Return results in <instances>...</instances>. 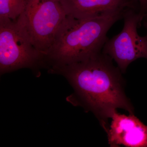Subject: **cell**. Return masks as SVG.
Returning <instances> with one entry per match:
<instances>
[{
    "instance_id": "4",
    "label": "cell",
    "mask_w": 147,
    "mask_h": 147,
    "mask_svg": "<svg viewBox=\"0 0 147 147\" xmlns=\"http://www.w3.org/2000/svg\"><path fill=\"white\" fill-rule=\"evenodd\" d=\"M67 16L59 0H29L19 18L35 47L45 55Z\"/></svg>"
},
{
    "instance_id": "7",
    "label": "cell",
    "mask_w": 147,
    "mask_h": 147,
    "mask_svg": "<svg viewBox=\"0 0 147 147\" xmlns=\"http://www.w3.org/2000/svg\"><path fill=\"white\" fill-rule=\"evenodd\" d=\"M67 16L84 19L128 9L139 11L138 0H59Z\"/></svg>"
},
{
    "instance_id": "8",
    "label": "cell",
    "mask_w": 147,
    "mask_h": 147,
    "mask_svg": "<svg viewBox=\"0 0 147 147\" xmlns=\"http://www.w3.org/2000/svg\"><path fill=\"white\" fill-rule=\"evenodd\" d=\"M29 0H0V22L17 20L26 8Z\"/></svg>"
},
{
    "instance_id": "10",
    "label": "cell",
    "mask_w": 147,
    "mask_h": 147,
    "mask_svg": "<svg viewBox=\"0 0 147 147\" xmlns=\"http://www.w3.org/2000/svg\"><path fill=\"white\" fill-rule=\"evenodd\" d=\"M144 25L145 28L147 29V22H146V21H145V22H144Z\"/></svg>"
},
{
    "instance_id": "6",
    "label": "cell",
    "mask_w": 147,
    "mask_h": 147,
    "mask_svg": "<svg viewBox=\"0 0 147 147\" xmlns=\"http://www.w3.org/2000/svg\"><path fill=\"white\" fill-rule=\"evenodd\" d=\"M107 131L110 147H147V125L134 114H113Z\"/></svg>"
},
{
    "instance_id": "2",
    "label": "cell",
    "mask_w": 147,
    "mask_h": 147,
    "mask_svg": "<svg viewBox=\"0 0 147 147\" xmlns=\"http://www.w3.org/2000/svg\"><path fill=\"white\" fill-rule=\"evenodd\" d=\"M125 10L107 12L84 19L67 16L45 55V66L51 72L101 52L108 39V31L123 18Z\"/></svg>"
},
{
    "instance_id": "9",
    "label": "cell",
    "mask_w": 147,
    "mask_h": 147,
    "mask_svg": "<svg viewBox=\"0 0 147 147\" xmlns=\"http://www.w3.org/2000/svg\"><path fill=\"white\" fill-rule=\"evenodd\" d=\"M139 5V13L142 21L144 16L147 13V0H138Z\"/></svg>"
},
{
    "instance_id": "5",
    "label": "cell",
    "mask_w": 147,
    "mask_h": 147,
    "mask_svg": "<svg viewBox=\"0 0 147 147\" xmlns=\"http://www.w3.org/2000/svg\"><path fill=\"white\" fill-rule=\"evenodd\" d=\"M123 18L121 31L106 40L102 52L115 62L123 74L132 62L140 58L147 59V34L141 36L137 32L142 21L138 11L127 9Z\"/></svg>"
},
{
    "instance_id": "3",
    "label": "cell",
    "mask_w": 147,
    "mask_h": 147,
    "mask_svg": "<svg viewBox=\"0 0 147 147\" xmlns=\"http://www.w3.org/2000/svg\"><path fill=\"white\" fill-rule=\"evenodd\" d=\"M45 55L38 50L19 17L0 22V73L45 66Z\"/></svg>"
},
{
    "instance_id": "1",
    "label": "cell",
    "mask_w": 147,
    "mask_h": 147,
    "mask_svg": "<svg viewBox=\"0 0 147 147\" xmlns=\"http://www.w3.org/2000/svg\"><path fill=\"white\" fill-rule=\"evenodd\" d=\"M113 60L101 51L85 60L54 69L74 90L72 102L94 114L107 133L108 120L118 109L134 114V108L124 89L121 71Z\"/></svg>"
},
{
    "instance_id": "11",
    "label": "cell",
    "mask_w": 147,
    "mask_h": 147,
    "mask_svg": "<svg viewBox=\"0 0 147 147\" xmlns=\"http://www.w3.org/2000/svg\"><path fill=\"white\" fill-rule=\"evenodd\" d=\"M145 18L147 19V13H146L144 16V18Z\"/></svg>"
}]
</instances>
